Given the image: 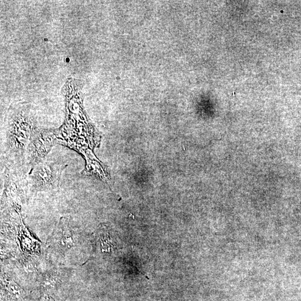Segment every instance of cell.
I'll return each mask as SVG.
<instances>
[{
    "label": "cell",
    "instance_id": "cell-1",
    "mask_svg": "<svg viewBox=\"0 0 301 301\" xmlns=\"http://www.w3.org/2000/svg\"><path fill=\"white\" fill-rule=\"evenodd\" d=\"M32 168L26 183L33 190H51L59 187L63 165L44 158Z\"/></svg>",
    "mask_w": 301,
    "mask_h": 301
},
{
    "label": "cell",
    "instance_id": "cell-2",
    "mask_svg": "<svg viewBox=\"0 0 301 301\" xmlns=\"http://www.w3.org/2000/svg\"><path fill=\"white\" fill-rule=\"evenodd\" d=\"M76 242V234L69 218H61L51 239L53 248L60 253L69 252Z\"/></svg>",
    "mask_w": 301,
    "mask_h": 301
}]
</instances>
